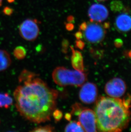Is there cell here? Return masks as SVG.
<instances>
[{
	"label": "cell",
	"instance_id": "52a82bcc",
	"mask_svg": "<svg viewBox=\"0 0 131 132\" xmlns=\"http://www.w3.org/2000/svg\"><path fill=\"white\" fill-rule=\"evenodd\" d=\"M126 89L125 82L118 77L110 80L105 86V91L106 94L114 98L121 97L125 93Z\"/></svg>",
	"mask_w": 131,
	"mask_h": 132
},
{
	"label": "cell",
	"instance_id": "7c38bea8",
	"mask_svg": "<svg viewBox=\"0 0 131 132\" xmlns=\"http://www.w3.org/2000/svg\"><path fill=\"white\" fill-rule=\"evenodd\" d=\"M11 62L9 53L5 50H0V71L6 70L10 66Z\"/></svg>",
	"mask_w": 131,
	"mask_h": 132
},
{
	"label": "cell",
	"instance_id": "83f0119b",
	"mask_svg": "<svg viewBox=\"0 0 131 132\" xmlns=\"http://www.w3.org/2000/svg\"><path fill=\"white\" fill-rule=\"evenodd\" d=\"M72 117V115L71 113H67L65 115V118L67 120V121H70L71 120Z\"/></svg>",
	"mask_w": 131,
	"mask_h": 132
},
{
	"label": "cell",
	"instance_id": "ffe728a7",
	"mask_svg": "<svg viewBox=\"0 0 131 132\" xmlns=\"http://www.w3.org/2000/svg\"><path fill=\"white\" fill-rule=\"evenodd\" d=\"M52 115L56 122L59 121L63 117V113L62 112L57 109L53 111Z\"/></svg>",
	"mask_w": 131,
	"mask_h": 132
},
{
	"label": "cell",
	"instance_id": "3957f363",
	"mask_svg": "<svg viewBox=\"0 0 131 132\" xmlns=\"http://www.w3.org/2000/svg\"><path fill=\"white\" fill-rule=\"evenodd\" d=\"M52 77L54 82L61 86H81L87 80V75L83 71L70 70L63 67L54 69Z\"/></svg>",
	"mask_w": 131,
	"mask_h": 132
},
{
	"label": "cell",
	"instance_id": "4fadbf2b",
	"mask_svg": "<svg viewBox=\"0 0 131 132\" xmlns=\"http://www.w3.org/2000/svg\"><path fill=\"white\" fill-rule=\"evenodd\" d=\"M65 132H84V130L79 121H72L67 125Z\"/></svg>",
	"mask_w": 131,
	"mask_h": 132
},
{
	"label": "cell",
	"instance_id": "4316f807",
	"mask_svg": "<svg viewBox=\"0 0 131 132\" xmlns=\"http://www.w3.org/2000/svg\"><path fill=\"white\" fill-rule=\"evenodd\" d=\"M66 28H67V30L69 31H71L74 29V27L72 23L68 22L66 24Z\"/></svg>",
	"mask_w": 131,
	"mask_h": 132
},
{
	"label": "cell",
	"instance_id": "6da1fadb",
	"mask_svg": "<svg viewBox=\"0 0 131 132\" xmlns=\"http://www.w3.org/2000/svg\"><path fill=\"white\" fill-rule=\"evenodd\" d=\"M14 96L20 115L28 121L40 123L51 119L56 107L58 92L36 77L17 86Z\"/></svg>",
	"mask_w": 131,
	"mask_h": 132
},
{
	"label": "cell",
	"instance_id": "ac0fdd59",
	"mask_svg": "<svg viewBox=\"0 0 131 132\" xmlns=\"http://www.w3.org/2000/svg\"><path fill=\"white\" fill-rule=\"evenodd\" d=\"M54 128L51 125H46L45 126H39L34 128L31 130L33 132H52L54 131Z\"/></svg>",
	"mask_w": 131,
	"mask_h": 132
},
{
	"label": "cell",
	"instance_id": "cb8c5ba5",
	"mask_svg": "<svg viewBox=\"0 0 131 132\" xmlns=\"http://www.w3.org/2000/svg\"><path fill=\"white\" fill-rule=\"evenodd\" d=\"M13 9L8 6L5 7L3 10V13H4V14L7 15H11L13 14Z\"/></svg>",
	"mask_w": 131,
	"mask_h": 132
},
{
	"label": "cell",
	"instance_id": "d4e9b609",
	"mask_svg": "<svg viewBox=\"0 0 131 132\" xmlns=\"http://www.w3.org/2000/svg\"><path fill=\"white\" fill-rule=\"evenodd\" d=\"M114 45L115 47L118 48H119L122 46L123 45V41L120 39H117L114 41Z\"/></svg>",
	"mask_w": 131,
	"mask_h": 132
},
{
	"label": "cell",
	"instance_id": "8fae6325",
	"mask_svg": "<svg viewBox=\"0 0 131 132\" xmlns=\"http://www.w3.org/2000/svg\"><path fill=\"white\" fill-rule=\"evenodd\" d=\"M72 50V55L71 57V63L72 66L75 70L83 71L84 64L83 56L80 52L74 50L72 46H70Z\"/></svg>",
	"mask_w": 131,
	"mask_h": 132
},
{
	"label": "cell",
	"instance_id": "9c48e42d",
	"mask_svg": "<svg viewBox=\"0 0 131 132\" xmlns=\"http://www.w3.org/2000/svg\"><path fill=\"white\" fill-rule=\"evenodd\" d=\"M88 14L90 21L101 22L107 18L109 12L107 8L103 4H95L89 7Z\"/></svg>",
	"mask_w": 131,
	"mask_h": 132
},
{
	"label": "cell",
	"instance_id": "1f68e13d",
	"mask_svg": "<svg viewBox=\"0 0 131 132\" xmlns=\"http://www.w3.org/2000/svg\"><path fill=\"white\" fill-rule=\"evenodd\" d=\"M7 1L9 3H13L14 1V0H7Z\"/></svg>",
	"mask_w": 131,
	"mask_h": 132
},
{
	"label": "cell",
	"instance_id": "e0dca14e",
	"mask_svg": "<svg viewBox=\"0 0 131 132\" xmlns=\"http://www.w3.org/2000/svg\"><path fill=\"white\" fill-rule=\"evenodd\" d=\"M124 6L121 1L115 0L111 1L110 4V8L112 11L114 13L120 12L122 11Z\"/></svg>",
	"mask_w": 131,
	"mask_h": 132
},
{
	"label": "cell",
	"instance_id": "836d02e7",
	"mask_svg": "<svg viewBox=\"0 0 131 132\" xmlns=\"http://www.w3.org/2000/svg\"><path fill=\"white\" fill-rule=\"evenodd\" d=\"M97 1H106V0H97Z\"/></svg>",
	"mask_w": 131,
	"mask_h": 132
},
{
	"label": "cell",
	"instance_id": "9a60e30c",
	"mask_svg": "<svg viewBox=\"0 0 131 132\" xmlns=\"http://www.w3.org/2000/svg\"><path fill=\"white\" fill-rule=\"evenodd\" d=\"M13 103V99L8 94L0 93V108H8Z\"/></svg>",
	"mask_w": 131,
	"mask_h": 132
},
{
	"label": "cell",
	"instance_id": "44dd1931",
	"mask_svg": "<svg viewBox=\"0 0 131 132\" xmlns=\"http://www.w3.org/2000/svg\"><path fill=\"white\" fill-rule=\"evenodd\" d=\"M124 105L128 108H130L131 106V97L129 95H128L122 100Z\"/></svg>",
	"mask_w": 131,
	"mask_h": 132
},
{
	"label": "cell",
	"instance_id": "277c9868",
	"mask_svg": "<svg viewBox=\"0 0 131 132\" xmlns=\"http://www.w3.org/2000/svg\"><path fill=\"white\" fill-rule=\"evenodd\" d=\"M83 36L88 43L98 44L104 40L106 31L102 24L94 21L87 22V26L83 31Z\"/></svg>",
	"mask_w": 131,
	"mask_h": 132
},
{
	"label": "cell",
	"instance_id": "603a6c76",
	"mask_svg": "<svg viewBox=\"0 0 131 132\" xmlns=\"http://www.w3.org/2000/svg\"><path fill=\"white\" fill-rule=\"evenodd\" d=\"M85 45L84 42L81 39H78L76 41V46L77 48L80 50H83Z\"/></svg>",
	"mask_w": 131,
	"mask_h": 132
},
{
	"label": "cell",
	"instance_id": "4dcf8cb0",
	"mask_svg": "<svg viewBox=\"0 0 131 132\" xmlns=\"http://www.w3.org/2000/svg\"><path fill=\"white\" fill-rule=\"evenodd\" d=\"M125 54H126L127 56L131 58V51H126Z\"/></svg>",
	"mask_w": 131,
	"mask_h": 132
},
{
	"label": "cell",
	"instance_id": "5bb4252c",
	"mask_svg": "<svg viewBox=\"0 0 131 132\" xmlns=\"http://www.w3.org/2000/svg\"><path fill=\"white\" fill-rule=\"evenodd\" d=\"M37 76L38 75L36 73L24 69L21 72L20 76H19V82L21 84H22L25 82L30 81Z\"/></svg>",
	"mask_w": 131,
	"mask_h": 132
},
{
	"label": "cell",
	"instance_id": "7a4b0ae2",
	"mask_svg": "<svg viewBox=\"0 0 131 132\" xmlns=\"http://www.w3.org/2000/svg\"><path fill=\"white\" fill-rule=\"evenodd\" d=\"M97 129L103 132H121L130 121L131 113L122 100L101 97L95 107Z\"/></svg>",
	"mask_w": 131,
	"mask_h": 132
},
{
	"label": "cell",
	"instance_id": "7402d4cb",
	"mask_svg": "<svg viewBox=\"0 0 131 132\" xmlns=\"http://www.w3.org/2000/svg\"><path fill=\"white\" fill-rule=\"evenodd\" d=\"M69 47V42L68 40H63L62 43V51L64 53H67Z\"/></svg>",
	"mask_w": 131,
	"mask_h": 132
},
{
	"label": "cell",
	"instance_id": "ba28073f",
	"mask_svg": "<svg viewBox=\"0 0 131 132\" xmlns=\"http://www.w3.org/2000/svg\"><path fill=\"white\" fill-rule=\"evenodd\" d=\"M98 90L96 85L92 82H87L82 86L79 92V98L86 104L95 102L98 97Z\"/></svg>",
	"mask_w": 131,
	"mask_h": 132
},
{
	"label": "cell",
	"instance_id": "8992f818",
	"mask_svg": "<svg viewBox=\"0 0 131 132\" xmlns=\"http://www.w3.org/2000/svg\"><path fill=\"white\" fill-rule=\"evenodd\" d=\"M78 116L79 122L84 131L88 132L97 131L96 118L95 113L92 110L84 107Z\"/></svg>",
	"mask_w": 131,
	"mask_h": 132
},
{
	"label": "cell",
	"instance_id": "d6a6232c",
	"mask_svg": "<svg viewBox=\"0 0 131 132\" xmlns=\"http://www.w3.org/2000/svg\"><path fill=\"white\" fill-rule=\"evenodd\" d=\"M2 1L3 0H0V6H1V5H2Z\"/></svg>",
	"mask_w": 131,
	"mask_h": 132
},
{
	"label": "cell",
	"instance_id": "30bf717a",
	"mask_svg": "<svg viewBox=\"0 0 131 132\" xmlns=\"http://www.w3.org/2000/svg\"><path fill=\"white\" fill-rule=\"evenodd\" d=\"M129 13L124 12L115 19V25L119 32H127L131 30V16Z\"/></svg>",
	"mask_w": 131,
	"mask_h": 132
},
{
	"label": "cell",
	"instance_id": "484cf974",
	"mask_svg": "<svg viewBox=\"0 0 131 132\" xmlns=\"http://www.w3.org/2000/svg\"><path fill=\"white\" fill-rule=\"evenodd\" d=\"M74 36H75L77 40L81 39L82 38H83V33L81 31H78V32H76V34H74Z\"/></svg>",
	"mask_w": 131,
	"mask_h": 132
},
{
	"label": "cell",
	"instance_id": "f1b7e54d",
	"mask_svg": "<svg viewBox=\"0 0 131 132\" xmlns=\"http://www.w3.org/2000/svg\"><path fill=\"white\" fill-rule=\"evenodd\" d=\"M102 25L105 29H109V28H110V23L109 22H105Z\"/></svg>",
	"mask_w": 131,
	"mask_h": 132
},
{
	"label": "cell",
	"instance_id": "2e32d148",
	"mask_svg": "<svg viewBox=\"0 0 131 132\" xmlns=\"http://www.w3.org/2000/svg\"><path fill=\"white\" fill-rule=\"evenodd\" d=\"M14 55L18 60L24 59L26 56V51L23 46H18L14 50Z\"/></svg>",
	"mask_w": 131,
	"mask_h": 132
},
{
	"label": "cell",
	"instance_id": "5b68a950",
	"mask_svg": "<svg viewBox=\"0 0 131 132\" xmlns=\"http://www.w3.org/2000/svg\"><path fill=\"white\" fill-rule=\"evenodd\" d=\"M39 22L35 19H27L19 27L21 36L25 40L33 41L36 39L39 34Z\"/></svg>",
	"mask_w": 131,
	"mask_h": 132
},
{
	"label": "cell",
	"instance_id": "d6986e66",
	"mask_svg": "<svg viewBox=\"0 0 131 132\" xmlns=\"http://www.w3.org/2000/svg\"><path fill=\"white\" fill-rule=\"evenodd\" d=\"M84 107L83 106L79 103H74V104L72 105V111H71V114L72 115H74L78 116L79 113L83 110Z\"/></svg>",
	"mask_w": 131,
	"mask_h": 132
},
{
	"label": "cell",
	"instance_id": "f546056e",
	"mask_svg": "<svg viewBox=\"0 0 131 132\" xmlns=\"http://www.w3.org/2000/svg\"><path fill=\"white\" fill-rule=\"evenodd\" d=\"M67 21H68V22L72 23V22L74 21V18L73 16H69L68 17Z\"/></svg>",
	"mask_w": 131,
	"mask_h": 132
}]
</instances>
